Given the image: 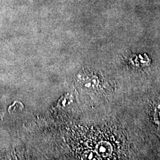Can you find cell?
I'll use <instances>...</instances> for the list:
<instances>
[{
	"label": "cell",
	"instance_id": "obj_2",
	"mask_svg": "<svg viewBox=\"0 0 160 160\" xmlns=\"http://www.w3.org/2000/svg\"><path fill=\"white\" fill-rule=\"evenodd\" d=\"M151 119L155 133L160 139V103H156L154 106L151 113Z\"/></svg>",
	"mask_w": 160,
	"mask_h": 160
},
{
	"label": "cell",
	"instance_id": "obj_3",
	"mask_svg": "<svg viewBox=\"0 0 160 160\" xmlns=\"http://www.w3.org/2000/svg\"><path fill=\"white\" fill-rule=\"evenodd\" d=\"M96 151L98 156L106 158L112 154L113 148L110 143L106 141H102L97 143L96 147Z\"/></svg>",
	"mask_w": 160,
	"mask_h": 160
},
{
	"label": "cell",
	"instance_id": "obj_1",
	"mask_svg": "<svg viewBox=\"0 0 160 160\" xmlns=\"http://www.w3.org/2000/svg\"><path fill=\"white\" fill-rule=\"evenodd\" d=\"M129 62L136 68H146L151 65V60L146 53L133 54L129 58Z\"/></svg>",
	"mask_w": 160,
	"mask_h": 160
}]
</instances>
